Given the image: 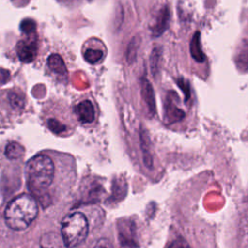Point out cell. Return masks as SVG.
<instances>
[{
    "label": "cell",
    "instance_id": "cell-8",
    "mask_svg": "<svg viewBox=\"0 0 248 248\" xmlns=\"http://www.w3.org/2000/svg\"><path fill=\"white\" fill-rule=\"evenodd\" d=\"M81 52L84 60L87 63L91 65H99L105 60L107 48L101 40L91 38L83 44Z\"/></svg>",
    "mask_w": 248,
    "mask_h": 248
},
{
    "label": "cell",
    "instance_id": "cell-18",
    "mask_svg": "<svg viewBox=\"0 0 248 248\" xmlns=\"http://www.w3.org/2000/svg\"><path fill=\"white\" fill-rule=\"evenodd\" d=\"M168 248H190V246L184 238L178 237L175 240H173Z\"/></svg>",
    "mask_w": 248,
    "mask_h": 248
},
{
    "label": "cell",
    "instance_id": "cell-1",
    "mask_svg": "<svg viewBox=\"0 0 248 248\" xmlns=\"http://www.w3.org/2000/svg\"><path fill=\"white\" fill-rule=\"evenodd\" d=\"M42 119L46 128L57 136L71 135L78 122L73 109L62 99H49L42 108Z\"/></svg>",
    "mask_w": 248,
    "mask_h": 248
},
{
    "label": "cell",
    "instance_id": "cell-19",
    "mask_svg": "<svg viewBox=\"0 0 248 248\" xmlns=\"http://www.w3.org/2000/svg\"><path fill=\"white\" fill-rule=\"evenodd\" d=\"M92 248H113V246L108 238H100Z\"/></svg>",
    "mask_w": 248,
    "mask_h": 248
},
{
    "label": "cell",
    "instance_id": "cell-5",
    "mask_svg": "<svg viewBox=\"0 0 248 248\" xmlns=\"http://www.w3.org/2000/svg\"><path fill=\"white\" fill-rule=\"evenodd\" d=\"M89 225L86 217L80 212L67 215L61 224V236L67 248H75L84 242L88 235Z\"/></svg>",
    "mask_w": 248,
    "mask_h": 248
},
{
    "label": "cell",
    "instance_id": "cell-6",
    "mask_svg": "<svg viewBox=\"0 0 248 248\" xmlns=\"http://www.w3.org/2000/svg\"><path fill=\"white\" fill-rule=\"evenodd\" d=\"M73 112L78 123L83 126H91L98 119L97 105L89 95L81 96L73 105Z\"/></svg>",
    "mask_w": 248,
    "mask_h": 248
},
{
    "label": "cell",
    "instance_id": "cell-21",
    "mask_svg": "<svg viewBox=\"0 0 248 248\" xmlns=\"http://www.w3.org/2000/svg\"><path fill=\"white\" fill-rule=\"evenodd\" d=\"M138 246H133V245H122L121 248H137Z\"/></svg>",
    "mask_w": 248,
    "mask_h": 248
},
{
    "label": "cell",
    "instance_id": "cell-7",
    "mask_svg": "<svg viewBox=\"0 0 248 248\" xmlns=\"http://www.w3.org/2000/svg\"><path fill=\"white\" fill-rule=\"evenodd\" d=\"M16 51L18 59L23 63H31L37 57L39 51V40L35 31L24 33L17 42Z\"/></svg>",
    "mask_w": 248,
    "mask_h": 248
},
{
    "label": "cell",
    "instance_id": "cell-20",
    "mask_svg": "<svg viewBox=\"0 0 248 248\" xmlns=\"http://www.w3.org/2000/svg\"><path fill=\"white\" fill-rule=\"evenodd\" d=\"M58 2L60 3H63L65 5H70V4H76V3H78L80 2L81 0H57Z\"/></svg>",
    "mask_w": 248,
    "mask_h": 248
},
{
    "label": "cell",
    "instance_id": "cell-15",
    "mask_svg": "<svg viewBox=\"0 0 248 248\" xmlns=\"http://www.w3.org/2000/svg\"><path fill=\"white\" fill-rule=\"evenodd\" d=\"M169 18H170V13H169L168 9H165V10L161 11V13L158 16V20L156 22V25L154 27V33L157 36L160 35L162 32H164L165 29L168 27Z\"/></svg>",
    "mask_w": 248,
    "mask_h": 248
},
{
    "label": "cell",
    "instance_id": "cell-2",
    "mask_svg": "<svg viewBox=\"0 0 248 248\" xmlns=\"http://www.w3.org/2000/svg\"><path fill=\"white\" fill-rule=\"evenodd\" d=\"M55 169V161L47 153L42 152L30 158L25 167L29 190L37 196L45 194L53 181Z\"/></svg>",
    "mask_w": 248,
    "mask_h": 248
},
{
    "label": "cell",
    "instance_id": "cell-17",
    "mask_svg": "<svg viewBox=\"0 0 248 248\" xmlns=\"http://www.w3.org/2000/svg\"><path fill=\"white\" fill-rule=\"evenodd\" d=\"M35 22L31 19H27V20H23L21 22V30L23 31V33H30L35 31Z\"/></svg>",
    "mask_w": 248,
    "mask_h": 248
},
{
    "label": "cell",
    "instance_id": "cell-16",
    "mask_svg": "<svg viewBox=\"0 0 248 248\" xmlns=\"http://www.w3.org/2000/svg\"><path fill=\"white\" fill-rule=\"evenodd\" d=\"M143 91H144V99L149 107V108L153 111L155 103H154V97H153V90L151 85L147 82V80H144L143 82Z\"/></svg>",
    "mask_w": 248,
    "mask_h": 248
},
{
    "label": "cell",
    "instance_id": "cell-3",
    "mask_svg": "<svg viewBox=\"0 0 248 248\" xmlns=\"http://www.w3.org/2000/svg\"><path fill=\"white\" fill-rule=\"evenodd\" d=\"M37 215V201L28 194H22L13 199L4 211V219L7 226L15 231H22L28 228Z\"/></svg>",
    "mask_w": 248,
    "mask_h": 248
},
{
    "label": "cell",
    "instance_id": "cell-4",
    "mask_svg": "<svg viewBox=\"0 0 248 248\" xmlns=\"http://www.w3.org/2000/svg\"><path fill=\"white\" fill-rule=\"evenodd\" d=\"M27 98L20 88L0 89V129L16 124L26 113Z\"/></svg>",
    "mask_w": 248,
    "mask_h": 248
},
{
    "label": "cell",
    "instance_id": "cell-9",
    "mask_svg": "<svg viewBox=\"0 0 248 248\" xmlns=\"http://www.w3.org/2000/svg\"><path fill=\"white\" fill-rule=\"evenodd\" d=\"M46 70L50 74V76L58 80L65 81L67 79L68 72L66 68V64L62 56L58 53H51L46 59Z\"/></svg>",
    "mask_w": 248,
    "mask_h": 248
},
{
    "label": "cell",
    "instance_id": "cell-12",
    "mask_svg": "<svg viewBox=\"0 0 248 248\" xmlns=\"http://www.w3.org/2000/svg\"><path fill=\"white\" fill-rule=\"evenodd\" d=\"M235 63L240 70L248 69V42H242L235 53Z\"/></svg>",
    "mask_w": 248,
    "mask_h": 248
},
{
    "label": "cell",
    "instance_id": "cell-13",
    "mask_svg": "<svg viewBox=\"0 0 248 248\" xmlns=\"http://www.w3.org/2000/svg\"><path fill=\"white\" fill-rule=\"evenodd\" d=\"M190 52L192 57L197 61V62H203L204 61V54L202 49L201 46V39H200V33L196 32L194 36L192 37L191 44H190Z\"/></svg>",
    "mask_w": 248,
    "mask_h": 248
},
{
    "label": "cell",
    "instance_id": "cell-14",
    "mask_svg": "<svg viewBox=\"0 0 248 248\" xmlns=\"http://www.w3.org/2000/svg\"><path fill=\"white\" fill-rule=\"evenodd\" d=\"M24 153V148L18 142L13 141L6 145L5 155L8 159H18Z\"/></svg>",
    "mask_w": 248,
    "mask_h": 248
},
{
    "label": "cell",
    "instance_id": "cell-10",
    "mask_svg": "<svg viewBox=\"0 0 248 248\" xmlns=\"http://www.w3.org/2000/svg\"><path fill=\"white\" fill-rule=\"evenodd\" d=\"M119 237L122 245H133L137 246L136 242V231L135 226L129 220H122L118 225Z\"/></svg>",
    "mask_w": 248,
    "mask_h": 248
},
{
    "label": "cell",
    "instance_id": "cell-11",
    "mask_svg": "<svg viewBox=\"0 0 248 248\" xmlns=\"http://www.w3.org/2000/svg\"><path fill=\"white\" fill-rule=\"evenodd\" d=\"M41 248H66L61 234L56 232H46L40 240Z\"/></svg>",
    "mask_w": 248,
    "mask_h": 248
}]
</instances>
